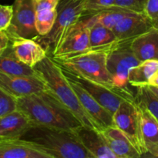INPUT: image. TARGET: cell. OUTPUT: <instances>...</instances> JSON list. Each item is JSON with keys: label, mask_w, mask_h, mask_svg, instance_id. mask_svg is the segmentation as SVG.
<instances>
[{"label": "cell", "mask_w": 158, "mask_h": 158, "mask_svg": "<svg viewBox=\"0 0 158 158\" xmlns=\"http://www.w3.org/2000/svg\"><path fill=\"white\" fill-rule=\"evenodd\" d=\"M113 117L114 126L121 130L129 137L142 157L147 154L148 151L140 127V110L135 99L123 100Z\"/></svg>", "instance_id": "cell-8"}, {"label": "cell", "mask_w": 158, "mask_h": 158, "mask_svg": "<svg viewBox=\"0 0 158 158\" xmlns=\"http://www.w3.org/2000/svg\"><path fill=\"white\" fill-rule=\"evenodd\" d=\"M108 146L117 158H138L141 154L129 137L116 126H110L101 131Z\"/></svg>", "instance_id": "cell-15"}, {"label": "cell", "mask_w": 158, "mask_h": 158, "mask_svg": "<svg viewBox=\"0 0 158 158\" xmlns=\"http://www.w3.org/2000/svg\"><path fill=\"white\" fill-rule=\"evenodd\" d=\"M120 43L113 29L95 23L89 28V50L109 52Z\"/></svg>", "instance_id": "cell-20"}, {"label": "cell", "mask_w": 158, "mask_h": 158, "mask_svg": "<svg viewBox=\"0 0 158 158\" xmlns=\"http://www.w3.org/2000/svg\"><path fill=\"white\" fill-rule=\"evenodd\" d=\"M148 86H156L158 87V69L155 72V73L153 75V77H151V80H150V83Z\"/></svg>", "instance_id": "cell-34"}, {"label": "cell", "mask_w": 158, "mask_h": 158, "mask_svg": "<svg viewBox=\"0 0 158 158\" xmlns=\"http://www.w3.org/2000/svg\"><path fill=\"white\" fill-rule=\"evenodd\" d=\"M10 44V40L5 30L0 31V55L3 53L5 50Z\"/></svg>", "instance_id": "cell-32"}, {"label": "cell", "mask_w": 158, "mask_h": 158, "mask_svg": "<svg viewBox=\"0 0 158 158\" xmlns=\"http://www.w3.org/2000/svg\"><path fill=\"white\" fill-rule=\"evenodd\" d=\"M74 133L94 158H117L100 131L82 125Z\"/></svg>", "instance_id": "cell-14"}, {"label": "cell", "mask_w": 158, "mask_h": 158, "mask_svg": "<svg viewBox=\"0 0 158 158\" xmlns=\"http://www.w3.org/2000/svg\"><path fill=\"white\" fill-rule=\"evenodd\" d=\"M154 28L148 15L133 12L120 20L113 29L120 42L133 40Z\"/></svg>", "instance_id": "cell-13"}, {"label": "cell", "mask_w": 158, "mask_h": 158, "mask_svg": "<svg viewBox=\"0 0 158 158\" xmlns=\"http://www.w3.org/2000/svg\"><path fill=\"white\" fill-rule=\"evenodd\" d=\"M16 110V98L0 89V117L14 112Z\"/></svg>", "instance_id": "cell-28"}, {"label": "cell", "mask_w": 158, "mask_h": 158, "mask_svg": "<svg viewBox=\"0 0 158 158\" xmlns=\"http://www.w3.org/2000/svg\"><path fill=\"white\" fill-rule=\"evenodd\" d=\"M133 12H134L114 6L95 14L94 23H100L109 29H113L120 20Z\"/></svg>", "instance_id": "cell-24"}, {"label": "cell", "mask_w": 158, "mask_h": 158, "mask_svg": "<svg viewBox=\"0 0 158 158\" xmlns=\"http://www.w3.org/2000/svg\"><path fill=\"white\" fill-rule=\"evenodd\" d=\"M0 89L15 98H19L42 92L48 88L41 77H18L0 72Z\"/></svg>", "instance_id": "cell-11"}, {"label": "cell", "mask_w": 158, "mask_h": 158, "mask_svg": "<svg viewBox=\"0 0 158 158\" xmlns=\"http://www.w3.org/2000/svg\"><path fill=\"white\" fill-rule=\"evenodd\" d=\"M106 51L86 50L53 59L63 69L97 83L114 86L106 67Z\"/></svg>", "instance_id": "cell-4"}, {"label": "cell", "mask_w": 158, "mask_h": 158, "mask_svg": "<svg viewBox=\"0 0 158 158\" xmlns=\"http://www.w3.org/2000/svg\"><path fill=\"white\" fill-rule=\"evenodd\" d=\"M131 46L137 60L158 61V29L153 28L148 32L131 40Z\"/></svg>", "instance_id": "cell-19"}, {"label": "cell", "mask_w": 158, "mask_h": 158, "mask_svg": "<svg viewBox=\"0 0 158 158\" xmlns=\"http://www.w3.org/2000/svg\"><path fill=\"white\" fill-rule=\"evenodd\" d=\"M56 17V9L35 12V28L39 36L46 35L52 30Z\"/></svg>", "instance_id": "cell-26"}, {"label": "cell", "mask_w": 158, "mask_h": 158, "mask_svg": "<svg viewBox=\"0 0 158 158\" xmlns=\"http://www.w3.org/2000/svg\"><path fill=\"white\" fill-rule=\"evenodd\" d=\"M131 42H120L117 46L109 51L106 58V67L114 86L128 89V76L133 68L140 63L134 55Z\"/></svg>", "instance_id": "cell-6"}, {"label": "cell", "mask_w": 158, "mask_h": 158, "mask_svg": "<svg viewBox=\"0 0 158 158\" xmlns=\"http://www.w3.org/2000/svg\"><path fill=\"white\" fill-rule=\"evenodd\" d=\"M0 72L18 77H40L34 68L27 66L15 56L11 43L0 55Z\"/></svg>", "instance_id": "cell-21"}, {"label": "cell", "mask_w": 158, "mask_h": 158, "mask_svg": "<svg viewBox=\"0 0 158 158\" xmlns=\"http://www.w3.org/2000/svg\"><path fill=\"white\" fill-rule=\"evenodd\" d=\"M85 0H59L57 17L52 30L44 36L35 39L52 56L60 46L66 32L80 21L84 14Z\"/></svg>", "instance_id": "cell-5"}, {"label": "cell", "mask_w": 158, "mask_h": 158, "mask_svg": "<svg viewBox=\"0 0 158 158\" xmlns=\"http://www.w3.org/2000/svg\"><path fill=\"white\" fill-rule=\"evenodd\" d=\"M148 0H115L114 6L127 9L137 13L144 12Z\"/></svg>", "instance_id": "cell-29"}, {"label": "cell", "mask_w": 158, "mask_h": 158, "mask_svg": "<svg viewBox=\"0 0 158 158\" xmlns=\"http://www.w3.org/2000/svg\"><path fill=\"white\" fill-rule=\"evenodd\" d=\"M144 13L151 20L154 28L158 29V0H148Z\"/></svg>", "instance_id": "cell-31"}, {"label": "cell", "mask_w": 158, "mask_h": 158, "mask_svg": "<svg viewBox=\"0 0 158 158\" xmlns=\"http://www.w3.org/2000/svg\"><path fill=\"white\" fill-rule=\"evenodd\" d=\"M62 69L65 75L77 81L94 98H95L100 105L113 114L118 109L123 100L126 99H135L129 89H122L117 86L97 83L75 75L63 68Z\"/></svg>", "instance_id": "cell-7"}, {"label": "cell", "mask_w": 158, "mask_h": 158, "mask_svg": "<svg viewBox=\"0 0 158 158\" xmlns=\"http://www.w3.org/2000/svg\"><path fill=\"white\" fill-rule=\"evenodd\" d=\"M94 15H83L80 21L68 29L52 58L73 55L89 49V28L94 23Z\"/></svg>", "instance_id": "cell-10"}, {"label": "cell", "mask_w": 158, "mask_h": 158, "mask_svg": "<svg viewBox=\"0 0 158 158\" xmlns=\"http://www.w3.org/2000/svg\"><path fill=\"white\" fill-rule=\"evenodd\" d=\"M32 124L26 114L16 110L0 117V139L20 138Z\"/></svg>", "instance_id": "cell-18"}, {"label": "cell", "mask_w": 158, "mask_h": 158, "mask_svg": "<svg viewBox=\"0 0 158 158\" xmlns=\"http://www.w3.org/2000/svg\"><path fill=\"white\" fill-rule=\"evenodd\" d=\"M140 110V127L145 146L158 143V120L143 106L137 104Z\"/></svg>", "instance_id": "cell-23"}, {"label": "cell", "mask_w": 158, "mask_h": 158, "mask_svg": "<svg viewBox=\"0 0 158 158\" xmlns=\"http://www.w3.org/2000/svg\"><path fill=\"white\" fill-rule=\"evenodd\" d=\"M13 6L0 5V31L6 30L12 21Z\"/></svg>", "instance_id": "cell-30"}, {"label": "cell", "mask_w": 158, "mask_h": 158, "mask_svg": "<svg viewBox=\"0 0 158 158\" xmlns=\"http://www.w3.org/2000/svg\"><path fill=\"white\" fill-rule=\"evenodd\" d=\"M157 69V60H147L141 62L131 70L128 76V83L135 87L148 86L151 77Z\"/></svg>", "instance_id": "cell-22"}, {"label": "cell", "mask_w": 158, "mask_h": 158, "mask_svg": "<svg viewBox=\"0 0 158 158\" xmlns=\"http://www.w3.org/2000/svg\"><path fill=\"white\" fill-rule=\"evenodd\" d=\"M0 158H51L21 138L0 139Z\"/></svg>", "instance_id": "cell-16"}, {"label": "cell", "mask_w": 158, "mask_h": 158, "mask_svg": "<svg viewBox=\"0 0 158 158\" xmlns=\"http://www.w3.org/2000/svg\"><path fill=\"white\" fill-rule=\"evenodd\" d=\"M10 43L15 56L32 68L48 55L44 48L33 39H13L10 40Z\"/></svg>", "instance_id": "cell-17"}, {"label": "cell", "mask_w": 158, "mask_h": 158, "mask_svg": "<svg viewBox=\"0 0 158 158\" xmlns=\"http://www.w3.org/2000/svg\"><path fill=\"white\" fill-rule=\"evenodd\" d=\"M135 101L146 107L158 120V97L150 89L149 86H142L137 87Z\"/></svg>", "instance_id": "cell-25"}, {"label": "cell", "mask_w": 158, "mask_h": 158, "mask_svg": "<svg viewBox=\"0 0 158 158\" xmlns=\"http://www.w3.org/2000/svg\"><path fill=\"white\" fill-rule=\"evenodd\" d=\"M147 151L150 155L152 157H158V143H154V144L148 145L147 146Z\"/></svg>", "instance_id": "cell-33"}, {"label": "cell", "mask_w": 158, "mask_h": 158, "mask_svg": "<svg viewBox=\"0 0 158 158\" xmlns=\"http://www.w3.org/2000/svg\"><path fill=\"white\" fill-rule=\"evenodd\" d=\"M66 77L75 90L83 109L89 114V117L99 125L102 131L108 127L114 126L113 114L100 105L97 101V100L94 98L84 88L82 87L77 81L67 76H66Z\"/></svg>", "instance_id": "cell-12"}, {"label": "cell", "mask_w": 158, "mask_h": 158, "mask_svg": "<svg viewBox=\"0 0 158 158\" xmlns=\"http://www.w3.org/2000/svg\"><path fill=\"white\" fill-rule=\"evenodd\" d=\"M17 110L33 124L75 131L82 123L49 89L16 98Z\"/></svg>", "instance_id": "cell-1"}, {"label": "cell", "mask_w": 158, "mask_h": 158, "mask_svg": "<svg viewBox=\"0 0 158 158\" xmlns=\"http://www.w3.org/2000/svg\"><path fill=\"white\" fill-rule=\"evenodd\" d=\"M51 158H94L74 131L33 124L20 137Z\"/></svg>", "instance_id": "cell-2"}, {"label": "cell", "mask_w": 158, "mask_h": 158, "mask_svg": "<svg viewBox=\"0 0 158 158\" xmlns=\"http://www.w3.org/2000/svg\"><path fill=\"white\" fill-rule=\"evenodd\" d=\"M150 89L154 93V94L157 95V97H158V87H156V86H149Z\"/></svg>", "instance_id": "cell-35"}, {"label": "cell", "mask_w": 158, "mask_h": 158, "mask_svg": "<svg viewBox=\"0 0 158 158\" xmlns=\"http://www.w3.org/2000/svg\"><path fill=\"white\" fill-rule=\"evenodd\" d=\"M13 15L9 27L5 30L9 40L33 39L39 34L35 28V10L33 0H15Z\"/></svg>", "instance_id": "cell-9"}, {"label": "cell", "mask_w": 158, "mask_h": 158, "mask_svg": "<svg viewBox=\"0 0 158 158\" xmlns=\"http://www.w3.org/2000/svg\"><path fill=\"white\" fill-rule=\"evenodd\" d=\"M34 69L44 80L48 89L77 117L83 126L101 132V128L83 109L75 90L63 73L61 66L52 56H46L35 65Z\"/></svg>", "instance_id": "cell-3"}, {"label": "cell", "mask_w": 158, "mask_h": 158, "mask_svg": "<svg viewBox=\"0 0 158 158\" xmlns=\"http://www.w3.org/2000/svg\"><path fill=\"white\" fill-rule=\"evenodd\" d=\"M115 0H85L84 14L94 15L114 6Z\"/></svg>", "instance_id": "cell-27"}]
</instances>
